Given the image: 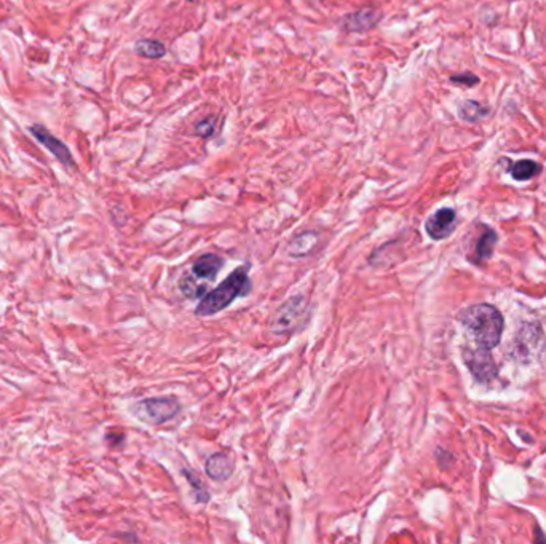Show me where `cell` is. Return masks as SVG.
Instances as JSON below:
<instances>
[{
	"label": "cell",
	"mask_w": 546,
	"mask_h": 544,
	"mask_svg": "<svg viewBox=\"0 0 546 544\" xmlns=\"http://www.w3.org/2000/svg\"><path fill=\"white\" fill-rule=\"evenodd\" d=\"M106 439H107V442L111 444V445H120L121 442H124L125 435H124V432H115V431H111V432H107Z\"/></svg>",
	"instance_id": "obj_20"
},
{
	"label": "cell",
	"mask_w": 546,
	"mask_h": 544,
	"mask_svg": "<svg viewBox=\"0 0 546 544\" xmlns=\"http://www.w3.org/2000/svg\"><path fill=\"white\" fill-rule=\"evenodd\" d=\"M235 463L229 453L225 452H216L213 455H209L204 461V473L208 474L209 479L213 480H227L232 474H234Z\"/></svg>",
	"instance_id": "obj_8"
},
{
	"label": "cell",
	"mask_w": 546,
	"mask_h": 544,
	"mask_svg": "<svg viewBox=\"0 0 546 544\" xmlns=\"http://www.w3.org/2000/svg\"><path fill=\"white\" fill-rule=\"evenodd\" d=\"M459 321L475 335V340L481 348L492 350L500 343L503 318L495 307L487 304L472 305L462 310Z\"/></svg>",
	"instance_id": "obj_2"
},
{
	"label": "cell",
	"mask_w": 546,
	"mask_h": 544,
	"mask_svg": "<svg viewBox=\"0 0 546 544\" xmlns=\"http://www.w3.org/2000/svg\"><path fill=\"white\" fill-rule=\"evenodd\" d=\"M179 291L186 295L187 299H200L204 297L208 292V286L200 283V278H197L194 273L182 275L179 280Z\"/></svg>",
	"instance_id": "obj_13"
},
{
	"label": "cell",
	"mask_w": 546,
	"mask_h": 544,
	"mask_svg": "<svg viewBox=\"0 0 546 544\" xmlns=\"http://www.w3.org/2000/svg\"><path fill=\"white\" fill-rule=\"evenodd\" d=\"M457 214L452 208H441L430 216L425 222V230L430 238L436 241L447 238L455 230Z\"/></svg>",
	"instance_id": "obj_6"
},
{
	"label": "cell",
	"mask_w": 546,
	"mask_h": 544,
	"mask_svg": "<svg viewBox=\"0 0 546 544\" xmlns=\"http://www.w3.org/2000/svg\"><path fill=\"white\" fill-rule=\"evenodd\" d=\"M134 51L150 59L163 58L167 54V46L163 45L159 40L154 39H141L134 44Z\"/></svg>",
	"instance_id": "obj_15"
},
{
	"label": "cell",
	"mask_w": 546,
	"mask_h": 544,
	"mask_svg": "<svg viewBox=\"0 0 546 544\" xmlns=\"http://www.w3.org/2000/svg\"><path fill=\"white\" fill-rule=\"evenodd\" d=\"M540 164L534 160H520L511 167V176L516 181H529L540 173Z\"/></svg>",
	"instance_id": "obj_16"
},
{
	"label": "cell",
	"mask_w": 546,
	"mask_h": 544,
	"mask_svg": "<svg viewBox=\"0 0 546 544\" xmlns=\"http://www.w3.org/2000/svg\"><path fill=\"white\" fill-rule=\"evenodd\" d=\"M222 265H224V260L221 256H217V254H213V252H208V254H203V256H200L194 262L192 273L202 281H208V280L211 281L219 275Z\"/></svg>",
	"instance_id": "obj_10"
},
{
	"label": "cell",
	"mask_w": 546,
	"mask_h": 544,
	"mask_svg": "<svg viewBox=\"0 0 546 544\" xmlns=\"http://www.w3.org/2000/svg\"><path fill=\"white\" fill-rule=\"evenodd\" d=\"M463 362L468 367V370L472 372L473 377L477 382H490L494 380L497 375V366L494 362L492 355L489 353V350L486 348H465L463 350Z\"/></svg>",
	"instance_id": "obj_5"
},
{
	"label": "cell",
	"mask_w": 546,
	"mask_h": 544,
	"mask_svg": "<svg viewBox=\"0 0 546 544\" xmlns=\"http://www.w3.org/2000/svg\"><path fill=\"white\" fill-rule=\"evenodd\" d=\"M497 239H498L497 233L492 229H489V227H484L482 235L480 237V239L476 241L473 260L482 262V260H487L490 256H492L494 247L497 244Z\"/></svg>",
	"instance_id": "obj_12"
},
{
	"label": "cell",
	"mask_w": 546,
	"mask_h": 544,
	"mask_svg": "<svg viewBox=\"0 0 546 544\" xmlns=\"http://www.w3.org/2000/svg\"><path fill=\"white\" fill-rule=\"evenodd\" d=\"M182 474L187 478L190 487L194 488L195 501H197V503H202V505H203V503H208L209 498H211V497H209V492H208L207 485H204L203 482H202V479L199 478V474H195L194 471H190L189 468H184Z\"/></svg>",
	"instance_id": "obj_17"
},
{
	"label": "cell",
	"mask_w": 546,
	"mask_h": 544,
	"mask_svg": "<svg viewBox=\"0 0 546 544\" xmlns=\"http://www.w3.org/2000/svg\"><path fill=\"white\" fill-rule=\"evenodd\" d=\"M450 81H452V84H457V85L475 86V85L480 84V79H477V75H475L472 72H463L459 75H452V77H450Z\"/></svg>",
	"instance_id": "obj_19"
},
{
	"label": "cell",
	"mask_w": 546,
	"mask_h": 544,
	"mask_svg": "<svg viewBox=\"0 0 546 544\" xmlns=\"http://www.w3.org/2000/svg\"><path fill=\"white\" fill-rule=\"evenodd\" d=\"M249 264H244L242 267L235 268L222 283L214 287L213 291H208L207 295L202 299V302L195 308L197 316H213L216 313L222 312L227 307L232 305V302L238 297L249 294L251 291V280H249Z\"/></svg>",
	"instance_id": "obj_1"
},
{
	"label": "cell",
	"mask_w": 546,
	"mask_h": 544,
	"mask_svg": "<svg viewBox=\"0 0 546 544\" xmlns=\"http://www.w3.org/2000/svg\"><path fill=\"white\" fill-rule=\"evenodd\" d=\"M31 133L37 137V139L44 144V146L50 150V152L58 158V160L66 164V167H74V160H72V155L69 152V149H67L63 142H61L58 137H54L53 134H50L49 131H46L42 125H32L31 127Z\"/></svg>",
	"instance_id": "obj_7"
},
{
	"label": "cell",
	"mask_w": 546,
	"mask_h": 544,
	"mask_svg": "<svg viewBox=\"0 0 546 544\" xmlns=\"http://www.w3.org/2000/svg\"><path fill=\"white\" fill-rule=\"evenodd\" d=\"M380 11L375 9H363L354 13H348L344 18V27L350 32H363L375 27L380 21Z\"/></svg>",
	"instance_id": "obj_9"
},
{
	"label": "cell",
	"mask_w": 546,
	"mask_h": 544,
	"mask_svg": "<svg viewBox=\"0 0 546 544\" xmlns=\"http://www.w3.org/2000/svg\"><path fill=\"white\" fill-rule=\"evenodd\" d=\"M181 402L177 401L174 396H157V397H147L141 399V401L134 402L129 412L131 415L139 420L141 423L149 426H162L179 414L181 412Z\"/></svg>",
	"instance_id": "obj_4"
},
{
	"label": "cell",
	"mask_w": 546,
	"mask_h": 544,
	"mask_svg": "<svg viewBox=\"0 0 546 544\" xmlns=\"http://www.w3.org/2000/svg\"><path fill=\"white\" fill-rule=\"evenodd\" d=\"M214 127H216V119L214 117H211V119H204V120L197 123V125L194 127V131H195L197 136L209 137V136H213V133H214Z\"/></svg>",
	"instance_id": "obj_18"
},
{
	"label": "cell",
	"mask_w": 546,
	"mask_h": 544,
	"mask_svg": "<svg viewBox=\"0 0 546 544\" xmlns=\"http://www.w3.org/2000/svg\"><path fill=\"white\" fill-rule=\"evenodd\" d=\"M489 114V107H486L477 101H463L459 106V117L467 123H477Z\"/></svg>",
	"instance_id": "obj_14"
},
{
	"label": "cell",
	"mask_w": 546,
	"mask_h": 544,
	"mask_svg": "<svg viewBox=\"0 0 546 544\" xmlns=\"http://www.w3.org/2000/svg\"><path fill=\"white\" fill-rule=\"evenodd\" d=\"M310 321V304L304 294L292 295L277 308L269 327L275 335H292L302 330Z\"/></svg>",
	"instance_id": "obj_3"
},
{
	"label": "cell",
	"mask_w": 546,
	"mask_h": 544,
	"mask_svg": "<svg viewBox=\"0 0 546 544\" xmlns=\"http://www.w3.org/2000/svg\"><path fill=\"white\" fill-rule=\"evenodd\" d=\"M319 241V235L313 230H305L300 232L299 235H296L289 241L288 244V254L294 259H302L310 256V254L315 251V247Z\"/></svg>",
	"instance_id": "obj_11"
}]
</instances>
